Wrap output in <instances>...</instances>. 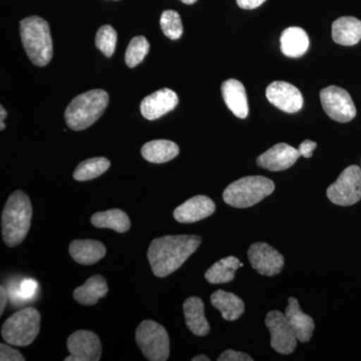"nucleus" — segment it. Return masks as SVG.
Here are the masks:
<instances>
[{
  "instance_id": "2f4dec72",
  "label": "nucleus",
  "mask_w": 361,
  "mask_h": 361,
  "mask_svg": "<svg viewBox=\"0 0 361 361\" xmlns=\"http://www.w3.org/2000/svg\"><path fill=\"white\" fill-rule=\"evenodd\" d=\"M37 290V282L33 279H25L21 281L18 292L23 300L32 298L35 296V292Z\"/></svg>"
},
{
  "instance_id": "c85d7f7f",
  "label": "nucleus",
  "mask_w": 361,
  "mask_h": 361,
  "mask_svg": "<svg viewBox=\"0 0 361 361\" xmlns=\"http://www.w3.org/2000/svg\"><path fill=\"white\" fill-rule=\"evenodd\" d=\"M149 44L145 37H135L130 40L126 51V63L129 68H135L144 61L149 54Z\"/></svg>"
},
{
  "instance_id": "f3484780",
  "label": "nucleus",
  "mask_w": 361,
  "mask_h": 361,
  "mask_svg": "<svg viewBox=\"0 0 361 361\" xmlns=\"http://www.w3.org/2000/svg\"><path fill=\"white\" fill-rule=\"evenodd\" d=\"M223 99L226 106L237 118H246L249 114L248 99L243 84L237 80H227L222 84Z\"/></svg>"
},
{
  "instance_id": "0eeeda50",
  "label": "nucleus",
  "mask_w": 361,
  "mask_h": 361,
  "mask_svg": "<svg viewBox=\"0 0 361 361\" xmlns=\"http://www.w3.org/2000/svg\"><path fill=\"white\" fill-rule=\"evenodd\" d=\"M135 341L149 361H166L170 356L167 330L153 320H144L135 330Z\"/></svg>"
},
{
  "instance_id": "bb28decb",
  "label": "nucleus",
  "mask_w": 361,
  "mask_h": 361,
  "mask_svg": "<svg viewBox=\"0 0 361 361\" xmlns=\"http://www.w3.org/2000/svg\"><path fill=\"white\" fill-rule=\"evenodd\" d=\"M240 267L241 262L238 258L228 256L209 268L205 273L206 280L211 284L227 283L234 279L235 272Z\"/></svg>"
},
{
  "instance_id": "ea45409f",
  "label": "nucleus",
  "mask_w": 361,
  "mask_h": 361,
  "mask_svg": "<svg viewBox=\"0 0 361 361\" xmlns=\"http://www.w3.org/2000/svg\"><path fill=\"white\" fill-rule=\"evenodd\" d=\"M180 1L185 4H194L195 2H197V0H180Z\"/></svg>"
},
{
  "instance_id": "b1692460",
  "label": "nucleus",
  "mask_w": 361,
  "mask_h": 361,
  "mask_svg": "<svg viewBox=\"0 0 361 361\" xmlns=\"http://www.w3.org/2000/svg\"><path fill=\"white\" fill-rule=\"evenodd\" d=\"M108 291L106 279L101 275H94L73 291V298L82 305H94L99 299L106 295Z\"/></svg>"
},
{
  "instance_id": "9b49d317",
  "label": "nucleus",
  "mask_w": 361,
  "mask_h": 361,
  "mask_svg": "<svg viewBox=\"0 0 361 361\" xmlns=\"http://www.w3.org/2000/svg\"><path fill=\"white\" fill-rule=\"evenodd\" d=\"M70 355L65 361H99L102 356V344L99 336L87 330H78L68 337Z\"/></svg>"
},
{
  "instance_id": "f03ea898",
  "label": "nucleus",
  "mask_w": 361,
  "mask_h": 361,
  "mask_svg": "<svg viewBox=\"0 0 361 361\" xmlns=\"http://www.w3.org/2000/svg\"><path fill=\"white\" fill-rule=\"evenodd\" d=\"M32 206L27 195L16 191L9 196L2 212V237L8 247L20 245L30 231Z\"/></svg>"
},
{
  "instance_id": "473e14b6",
  "label": "nucleus",
  "mask_w": 361,
  "mask_h": 361,
  "mask_svg": "<svg viewBox=\"0 0 361 361\" xmlns=\"http://www.w3.org/2000/svg\"><path fill=\"white\" fill-rule=\"evenodd\" d=\"M0 360L1 361H25V358L21 355L20 351L6 345V344H0Z\"/></svg>"
},
{
  "instance_id": "9d476101",
  "label": "nucleus",
  "mask_w": 361,
  "mask_h": 361,
  "mask_svg": "<svg viewBox=\"0 0 361 361\" xmlns=\"http://www.w3.org/2000/svg\"><path fill=\"white\" fill-rule=\"evenodd\" d=\"M265 324L270 331L271 346L276 353L290 355L295 350L298 339L286 315L280 311H270L266 316Z\"/></svg>"
},
{
  "instance_id": "c9c22d12",
  "label": "nucleus",
  "mask_w": 361,
  "mask_h": 361,
  "mask_svg": "<svg viewBox=\"0 0 361 361\" xmlns=\"http://www.w3.org/2000/svg\"><path fill=\"white\" fill-rule=\"evenodd\" d=\"M266 0H237V4L243 9H255L262 6Z\"/></svg>"
},
{
  "instance_id": "f704fd0d",
  "label": "nucleus",
  "mask_w": 361,
  "mask_h": 361,
  "mask_svg": "<svg viewBox=\"0 0 361 361\" xmlns=\"http://www.w3.org/2000/svg\"><path fill=\"white\" fill-rule=\"evenodd\" d=\"M316 147H317V144H316L315 142L310 141V140H306V141L301 142L300 146H299L298 151L299 153H300V156L308 159L312 157L313 151H314Z\"/></svg>"
},
{
  "instance_id": "4468645a",
  "label": "nucleus",
  "mask_w": 361,
  "mask_h": 361,
  "mask_svg": "<svg viewBox=\"0 0 361 361\" xmlns=\"http://www.w3.org/2000/svg\"><path fill=\"white\" fill-rule=\"evenodd\" d=\"M178 103H179V97L174 90L161 89L145 97L140 109L145 118L155 121L174 110Z\"/></svg>"
},
{
  "instance_id": "20e7f679",
  "label": "nucleus",
  "mask_w": 361,
  "mask_h": 361,
  "mask_svg": "<svg viewBox=\"0 0 361 361\" xmlns=\"http://www.w3.org/2000/svg\"><path fill=\"white\" fill-rule=\"evenodd\" d=\"M20 30L28 59L35 66H47L54 54L49 23L39 16H30L20 21Z\"/></svg>"
},
{
  "instance_id": "5701e85b",
  "label": "nucleus",
  "mask_w": 361,
  "mask_h": 361,
  "mask_svg": "<svg viewBox=\"0 0 361 361\" xmlns=\"http://www.w3.org/2000/svg\"><path fill=\"white\" fill-rule=\"evenodd\" d=\"M211 303L228 322L238 319L245 310V304L240 297L224 290L214 292L211 295Z\"/></svg>"
},
{
  "instance_id": "aec40b11",
  "label": "nucleus",
  "mask_w": 361,
  "mask_h": 361,
  "mask_svg": "<svg viewBox=\"0 0 361 361\" xmlns=\"http://www.w3.org/2000/svg\"><path fill=\"white\" fill-rule=\"evenodd\" d=\"M71 258L82 265H92L103 259L106 249L103 243L96 240H75L70 245Z\"/></svg>"
},
{
  "instance_id": "7ed1b4c3",
  "label": "nucleus",
  "mask_w": 361,
  "mask_h": 361,
  "mask_svg": "<svg viewBox=\"0 0 361 361\" xmlns=\"http://www.w3.org/2000/svg\"><path fill=\"white\" fill-rule=\"evenodd\" d=\"M109 101L108 92L104 90H92L75 97L65 113L68 128L73 130L87 129L101 118Z\"/></svg>"
},
{
  "instance_id": "f8f14e48",
  "label": "nucleus",
  "mask_w": 361,
  "mask_h": 361,
  "mask_svg": "<svg viewBox=\"0 0 361 361\" xmlns=\"http://www.w3.org/2000/svg\"><path fill=\"white\" fill-rule=\"evenodd\" d=\"M248 258L252 267L265 276H274L283 269V256L276 249L262 242L252 244L248 250Z\"/></svg>"
},
{
  "instance_id": "ddd939ff",
  "label": "nucleus",
  "mask_w": 361,
  "mask_h": 361,
  "mask_svg": "<svg viewBox=\"0 0 361 361\" xmlns=\"http://www.w3.org/2000/svg\"><path fill=\"white\" fill-rule=\"evenodd\" d=\"M266 97L273 106L285 113L295 114L302 109V94L295 85L289 82H273L266 89Z\"/></svg>"
},
{
  "instance_id": "4c0bfd02",
  "label": "nucleus",
  "mask_w": 361,
  "mask_h": 361,
  "mask_svg": "<svg viewBox=\"0 0 361 361\" xmlns=\"http://www.w3.org/2000/svg\"><path fill=\"white\" fill-rule=\"evenodd\" d=\"M192 360H193V361H209V360H210V358H209L208 356L201 355L195 356V357Z\"/></svg>"
},
{
  "instance_id": "412c9836",
  "label": "nucleus",
  "mask_w": 361,
  "mask_h": 361,
  "mask_svg": "<svg viewBox=\"0 0 361 361\" xmlns=\"http://www.w3.org/2000/svg\"><path fill=\"white\" fill-rule=\"evenodd\" d=\"M332 39L336 44L351 47L360 42L361 20L353 16H342L332 23Z\"/></svg>"
},
{
  "instance_id": "f257e3e1",
  "label": "nucleus",
  "mask_w": 361,
  "mask_h": 361,
  "mask_svg": "<svg viewBox=\"0 0 361 361\" xmlns=\"http://www.w3.org/2000/svg\"><path fill=\"white\" fill-rule=\"evenodd\" d=\"M201 241L196 235H175L153 240L148 259L155 276L166 277L179 269L199 248Z\"/></svg>"
},
{
  "instance_id": "dca6fc26",
  "label": "nucleus",
  "mask_w": 361,
  "mask_h": 361,
  "mask_svg": "<svg viewBox=\"0 0 361 361\" xmlns=\"http://www.w3.org/2000/svg\"><path fill=\"white\" fill-rule=\"evenodd\" d=\"M216 205L209 197L199 195L183 203L174 211V218L179 223H195L205 219L215 212Z\"/></svg>"
},
{
  "instance_id": "6ab92c4d",
  "label": "nucleus",
  "mask_w": 361,
  "mask_h": 361,
  "mask_svg": "<svg viewBox=\"0 0 361 361\" xmlns=\"http://www.w3.org/2000/svg\"><path fill=\"white\" fill-rule=\"evenodd\" d=\"M188 329L197 336H205L210 331V324L206 319L205 306L201 298L193 296L188 298L183 305Z\"/></svg>"
},
{
  "instance_id": "1a4fd4ad",
  "label": "nucleus",
  "mask_w": 361,
  "mask_h": 361,
  "mask_svg": "<svg viewBox=\"0 0 361 361\" xmlns=\"http://www.w3.org/2000/svg\"><path fill=\"white\" fill-rule=\"evenodd\" d=\"M323 110L332 120L348 123L355 118L356 109L350 94L345 90L330 85L320 92Z\"/></svg>"
},
{
  "instance_id": "e433bc0d",
  "label": "nucleus",
  "mask_w": 361,
  "mask_h": 361,
  "mask_svg": "<svg viewBox=\"0 0 361 361\" xmlns=\"http://www.w3.org/2000/svg\"><path fill=\"white\" fill-rule=\"evenodd\" d=\"M0 297H1V302H0V314H2L6 308L7 299H8V293L4 286L0 287Z\"/></svg>"
},
{
  "instance_id": "6e6552de",
  "label": "nucleus",
  "mask_w": 361,
  "mask_h": 361,
  "mask_svg": "<svg viewBox=\"0 0 361 361\" xmlns=\"http://www.w3.org/2000/svg\"><path fill=\"white\" fill-rule=\"evenodd\" d=\"M327 197L338 206L355 205L361 200V169L349 166L327 189Z\"/></svg>"
},
{
  "instance_id": "c756f323",
  "label": "nucleus",
  "mask_w": 361,
  "mask_h": 361,
  "mask_svg": "<svg viewBox=\"0 0 361 361\" xmlns=\"http://www.w3.org/2000/svg\"><path fill=\"white\" fill-rule=\"evenodd\" d=\"M160 25L164 35L170 39H179L183 35L180 14L175 11H165L161 16Z\"/></svg>"
},
{
  "instance_id": "a211bd4d",
  "label": "nucleus",
  "mask_w": 361,
  "mask_h": 361,
  "mask_svg": "<svg viewBox=\"0 0 361 361\" xmlns=\"http://www.w3.org/2000/svg\"><path fill=\"white\" fill-rule=\"evenodd\" d=\"M285 315L290 323L292 329L295 331L298 341H310L311 337H312L313 331H314V322L310 315L305 314L300 310L298 301L294 297L289 298L288 306L285 310Z\"/></svg>"
},
{
  "instance_id": "7c9ffc66",
  "label": "nucleus",
  "mask_w": 361,
  "mask_h": 361,
  "mask_svg": "<svg viewBox=\"0 0 361 361\" xmlns=\"http://www.w3.org/2000/svg\"><path fill=\"white\" fill-rule=\"evenodd\" d=\"M116 39L118 35L116 32L111 25H103L97 32L96 47L99 51L103 52L106 58H111L115 52Z\"/></svg>"
},
{
  "instance_id": "72a5a7b5",
  "label": "nucleus",
  "mask_w": 361,
  "mask_h": 361,
  "mask_svg": "<svg viewBox=\"0 0 361 361\" xmlns=\"http://www.w3.org/2000/svg\"><path fill=\"white\" fill-rule=\"evenodd\" d=\"M253 358L246 353L228 349L218 357V361H252Z\"/></svg>"
},
{
  "instance_id": "393cba45",
  "label": "nucleus",
  "mask_w": 361,
  "mask_h": 361,
  "mask_svg": "<svg viewBox=\"0 0 361 361\" xmlns=\"http://www.w3.org/2000/svg\"><path fill=\"white\" fill-rule=\"evenodd\" d=\"M179 147L176 142L168 140H156L142 146V156L149 163L163 164L175 159L179 155Z\"/></svg>"
},
{
  "instance_id": "cd10ccee",
  "label": "nucleus",
  "mask_w": 361,
  "mask_h": 361,
  "mask_svg": "<svg viewBox=\"0 0 361 361\" xmlns=\"http://www.w3.org/2000/svg\"><path fill=\"white\" fill-rule=\"evenodd\" d=\"M110 167L111 161L104 157L89 159V160L82 161L78 166L73 173V179L80 180V182L96 179L106 172Z\"/></svg>"
},
{
  "instance_id": "423d86ee",
  "label": "nucleus",
  "mask_w": 361,
  "mask_h": 361,
  "mask_svg": "<svg viewBox=\"0 0 361 361\" xmlns=\"http://www.w3.org/2000/svg\"><path fill=\"white\" fill-rule=\"evenodd\" d=\"M40 329V314L35 308L18 311L2 325L1 336L13 346H27L37 338Z\"/></svg>"
},
{
  "instance_id": "39448f33",
  "label": "nucleus",
  "mask_w": 361,
  "mask_h": 361,
  "mask_svg": "<svg viewBox=\"0 0 361 361\" xmlns=\"http://www.w3.org/2000/svg\"><path fill=\"white\" fill-rule=\"evenodd\" d=\"M273 180L263 176H249L235 180L226 188L223 199L235 208H249L273 193Z\"/></svg>"
},
{
  "instance_id": "4be33fe9",
  "label": "nucleus",
  "mask_w": 361,
  "mask_h": 361,
  "mask_svg": "<svg viewBox=\"0 0 361 361\" xmlns=\"http://www.w3.org/2000/svg\"><path fill=\"white\" fill-rule=\"evenodd\" d=\"M281 51L288 58H300L310 47V37L305 30L297 26L286 28L280 37Z\"/></svg>"
},
{
  "instance_id": "58836bf2",
  "label": "nucleus",
  "mask_w": 361,
  "mask_h": 361,
  "mask_svg": "<svg viewBox=\"0 0 361 361\" xmlns=\"http://www.w3.org/2000/svg\"><path fill=\"white\" fill-rule=\"evenodd\" d=\"M6 111L4 110V106H1V108H0V123H4V118H6Z\"/></svg>"
},
{
  "instance_id": "2eb2a0df",
  "label": "nucleus",
  "mask_w": 361,
  "mask_h": 361,
  "mask_svg": "<svg viewBox=\"0 0 361 361\" xmlns=\"http://www.w3.org/2000/svg\"><path fill=\"white\" fill-rule=\"evenodd\" d=\"M299 157L300 153L298 149L281 142V144L275 145L264 154L259 156L256 161L259 167L272 171V172H278V171H284L292 167L298 160Z\"/></svg>"
},
{
  "instance_id": "a878e982",
  "label": "nucleus",
  "mask_w": 361,
  "mask_h": 361,
  "mask_svg": "<svg viewBox=\"0 0 361 361\" xmlns=\"http://www.w3.org/2000/svg\"><path fill=\"white\" fill-rule=\"evenodd\" d=\"M90 222L94 227L101 228V229L106 228L118 233L129 231L130 228L129 216L120 209L97 212L92 215Z\"/></svg>"
}]
</instances>
